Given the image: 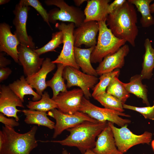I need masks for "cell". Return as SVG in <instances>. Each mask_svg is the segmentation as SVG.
<instances>
[{
  "mask_svg": "<svg viewBox=\"0 0 154 154\" xmlns=\"http://www.w3.org/2000/svg\"><path fill=\"white\" fill-rule=\"evenodd\" d=\"M79 111L87 114L98 121L110 122L121 127L130 123L131 122L129 119H123L120 117L121 116L130 117V115L123 112L96 106L84 96L82 99Z\"/></svg>",
  "mask_w": 154,
  "mask_h": 154,
  "instance_id": "cell-6",
  "label": "cell"
},
{
  "mask_svg": "<svg viewBox=\"0 0 154 154\" xmlns=\"http://www.w3.org/2000/svg\"><path fill=\"white\" fill-rule=\"evenodd\" d=\"M62 153V154H68V152L66 150H63Z\"/></svg>",
  "mask_w": 154,
  "mask_h": 154,
  "instance_id": "cell-43",
  "label": "cell"
},
{
  "mask_svg": "<svg viewBox=\"0 0 154 154\" xmlns=\"http://www.w3.org/2000/svg\"><path fill=\"white\" fill-rule=\"evenodd\" d=\"M106 22H98L99 33L97 44L91 54V63H100L106 56L117 52L126 42L116 37L108 27Z\"/></svg>",
  "mask_w": 154,
  "mask_h": 154,
  "instance_id": "cell-4",
  "label": "cell"
},
{
  "mask_svg": "<svg viewBox=\"0 0 154 154\" xmlns=\"http://www.w3.org/2000/svg\"><path fill=\"white\" fill-rule=\"evenodd\" d=\"M137 15L134 5L128 1L110 13L106 24L117 37L125 40L133 47L138 33Z\"/></svg>",
  "mask_w": 154,
  "mask_h": 154,
  "instance_id": "cell-1",
  "label": "cell"
},
{
  "mask_svg": "<svg viewBox=\"0 0 154 154\" xmlns=\"http://www.w3.org/2000/svg\"><path fill=\"white\" fill-rule=\"evenodd\" d=\"M92 150L96 154H124L117 149L108 124L98 136L95 146Z\"/></svg>",
  "mask_w": 154,
  "mask_h": 154,
  "instance_id": "cell-19",
  "label": "cell"
},
{
  "mask_svg": "<svg viewBox=\"0 0 154 154\" xmlns=\"http://www.w3.org/2000/svg\"><path fill=\"white\" fill-rule=\"evenodd\" d=\"M83 154H96L92 149L87 150Z\"/></svg>",
  "mask_w": 154,
  "mask_h": 154,
  "instance_id": "cell-40",
  "label": "cell"
},
{
  "mask_svg": "<svg viewBox=\"0 0 154 154\" xmlns=\"http://www.w3.org/2000/svg\"><path fill=\"white\" fill-rule=\"evenodd\" d=\"M108 123L113 132L117 149L122 153H126L135 145L144 143L149 144L151 140L152 134L149 132L145 131L141 135H137L127 127L128 124L118 128L112 123L109 121Z\"/></svg>",
  "mask_w": 154,
  "mask_h": 154,
  "instance_id": "cell-7",
  "label": "cell"
},
{
  "mask_svg": "<svg viewBox=\"0 0 154 154\" xmlns=\"http://www.w3.org/2000/svg\"><path fill=\"white\" fill-rule=\"evenodd\" d=\"M154 102V104H153V105H154V102Z\"/></svg>",
  "mask_w": 154,
  "mask_h": 154,
  "instance_id": "cell-45",
  "label": "cell"
},
{
  "mask_svg": "<svg viewBox=\"0 0 154 154\" xmlns=\"http://www.w3.org/2000/svg\"><path fill=\"white\" fill-rule=\"evenodd\" d=\"M48 114L54 118L56 121L53 135V138H54L56 137L64 130L83 123L99 121L87 114L79 111L72 114H69L64 113L54 108L49 111Z\"/></svg>",
  "mask_w": 154,
  "mask_h": 154,
  "instance_id": "cell-9",
  "label": "cell"
},
{
  "mask_svg": "<svg viewBox=\"0 0 154 154\" xmlns=\"http://www.w3.org/2000/svg\"><path fill=\"white\" fill-rule=\"evenodd\" d=\"M142 80L140 74H136L130 78L129 82L123 83V85L129 93L132 94L142 99L143 103L149 106L146 86L142 84Z\"/></svg>",
  "mask_w": 154,
  "mask_h": 154,
  "instance_id": "cell-23",
  "label": "cell"
},
{
  "mask_svg": "<svg viewBox=\"0 0 154 154\" xmlns=\"http://www.w3.org/2000/svg\"><path fill=\"white\" fill-rule=\"evenodd\" d=\"M144 46L145 52L143 56L142 69L140 74L142 80L150 79L154 68V49L149 38L145 39Z\"/></svg>",
  "mask_w": 154,
  "mask_h": 154,
  "instance_id": "cell-25",
  "label": "cell"
},
{
  "mask_svg": "<svg viewBox=\"0 0 154 154\" xmlns=\"http://www.w3.org/2000/svg\"><path fill=\"white\" fill-rule=\"evenodd\" d=\"M99 31L98 22H84L74 30V46L80 48L82 44L89 48L95 46L97 43L96 37Z\"/></svg>",
  "mask_w": 154,
  "mask_h": 154,
  "instance_id": "cell-13",
  "label": "cell"
},
{
  "mask_svg": "<svg viewBox=\"0 0 154 154\" xmlns=\"http://www.w3.org/2000/svg\"><path fill=\"white\" fill-rule=\"evenodd\" d=\"M10 1L9 0H0V5H2L5 4L9 2Z\"/></svg>",
  "mask_w": 154,
  "mask_h": 154,
  "instance_id": "cell-42",
  "label": "cell"
},
{
  "mask_svg": "<svg viewBox=\"0 0 154 154\" xmlns=\"http://www.w3.org/2000/svg\"><path fill=\"white\" fill-rule=\"evenodd\" d=\"M55 26L63 33V46L59 55L52 62L55 64H61L65 66H70L79 70L80 68L76 64L74 56L73 32L74 24L72 23L68 24L63 23H57Z\"/></svg>",
  "mask_w": 154,
  "mask_h": 154,
  "instance_id": "cell-8",
  "label": "cell"
},
{
  "mask_svg": "<svg viewBox=\"0 0 154 154\" xmlns=\"http://www.w3.org/2000/svg\"><path fill=\"white\" fill-rule=\"evenodd\" d=\"M84 93L80 89H74L60 93L53 100L58 110L67 114H72L79 111Z\"/></svg>",
  "mask_w": 154,
  "mask_h": 154,
  "instance_id": "cell-15",
  "label": "cell"
},
{
  "mask_svg": "<svg viewBox=\"0 0 154 154\" xmlns=\"http://www.w3.org/2000/svg\"><path fill=\"white\" fill-rule=\"evenodd\" d=\"M30 9V7L24 4L21 0L16 5L13 11L15 17L13 23L15 28L14 35L20 44L35 49V43L33 42L31 37L28 35L26 29L27 15Z\"/></svg>",
  "mask_w": 154,
  "mask_h": 154,
  "instance_id": "cell-11",
  "label": "cell"
},
{
  "mask_svg": "<svg viewBox=\"0 0 154 154\" xmlns=\"http://www.w3.org/2000/svg\"><path fill=\"white\" fill-rule=\"evenodd\" d=\"M22 2L28 6H31L35 8L39 13L44 21L51 28L49 21L48 13L43 7L38 0H21Z\"/></svg>",
  "mask_w": 154,
  "mask_h": 154,
  "instance_id": "cell-33",
  "label": "cell"
},
{
  "mask_svg": "<svg viewBox=\"0 0 154 154\" xmlns=\"http://www.w3.org/2000/svg\"><path fill=\"white\" fill-rule=\"evenodd\" d=\"M27 106L30 110L45 112L58 108L54 100L50 98L48 92L46 91L42 94L40 100L36 101H29Z\"/></svg>",
  "mask_w": 154,
  "mask_h": 154,
  "instance_id": "cell-29",
  "label": "cell"
},
{
  "mask_svg": "<svg viewBox=\"0 0 154 154\" xmlns=\"http://www.w3.org/2000/svg\"><path fill=\"white\" fill-rule=\"evenodd\" d=\"M119 76L114 77L106 90V92L118 98L123 104L129 97V93L126 90L123 83L118 79Z\"/></svg>",
  "mask_w": 154,
  "mask_h": 154,
  "instance_id": "cell-28",
  "label": "cell"
},
{
  "mask_svg": "<svg viewBox=\"0 0 154 154\" xmlns=\"http://www.w3.org/2000/svg\"><path fill=\"white\" fill-rule=\"evenodd\" d=\"M47 5H54L60 9H54L48 13L49 22L55 23L57 21L73 23L75 26H80L84 22V12L80 8L68 5L63 0H47L44 1Z\"/></svg>",
  "mask_w": 154,
  "mask_h": 154,
  "instance_id": "cell-5",
  "label": "cell"
},
{
  "mask_svg": "<svg viewBox=\"0 0 154 154\" xmlns=\"http://www.w3.org/2000/svg\"><path fill=\"white\" fill-rule=\"evenodd\" d=\"M74 2L75 4L77 6H79L84 2L87 1L86 0H74Z\"/></svg>",
  "mask_w": 154,
  "mask_h": 154,
  "instance_id": "cell-39",
  "label": "cell"
},
{
  "mask_svg": "<svg viewBox=\"0 0 154 154\" xmlns=\"http://www.w3.org/2000/svg\"><path fill=\"white\" fill-rule=\"evenodd\" d=\"M11 63V60L6 58L4 56V54L3 53H0V68L6 67Z\"/></svg>",
  "mask_w": 154,
  "mask_h": 154,
  "instance_id": "cell-38",
  "label": "cell"
},
{
  "mask_svg": "<svg viewBox=\"0 0 154 154\" xmlns=\"http://www.w3.org/2000/svg\"><path fill=\"white\" fill-rule=\"evenodd\" d=\"M95 46L87 48L74 46V53L75 61L83 72L97 77L98 75L96 70L92 66L90 60L91 54Z\"/></svg>",
  "mask_w": 154,
  "mask_h": 154,
  "instance_id": "cell-21",
  "label": "cell"
},
{
  "mask_svg": "<svg viewBox=\"0 0 154 154\" xmlns=\"http://www.w3.org/2000/svg\"><path fill=\"white\" fill-rule=\"evenodd\" d=\"M128 1L135 5L141 14L140 22L142 26L148 27L154 25V18L151 15L150 9L152 0H128Z\"/></svg>",
  "mask_w": 154,
  "mask_h": 154,
  "instance_id": "cell-26",
  "label": "cell"
},
{
  "mask_svg": "<svg viewBox=\"0 0 154 154\" xmlns=\"http://www.w3.org/2000/svg\"><path fill=\"white\" fill-rule=\"evenodd\" d=\"M57 69L51 79L46 82L47 87L51 88L53 92L52 99H54L60 92L67 91L64 83V79L62 76L64 69L66 66L61 64H57Z\"/></svg>",
  "mask_w": 154,
  "mask_h": 154,
  "instance_id": "cell-27",
  "label": "cell"
},
{
  "mask_svg": "<svg viewBox=\"0 0 154 154\" xmlns=\"http://www.w3.org/2000/svg\"><path fill=\"white\" fill-rule=\"evenodd\" d=\"M55 67V64L52 63L50 59L46 58L43 61L40 69L37 72L26 78L28 83L36 90V92L40 96H42L47 87L46 81L47 75Z\"/></svg>",
  "mask_w": 154,
  "mask_h": 154,
  "instance_id": "cell-20",
  "label": "cell"
},
{
  "mask_svg": "<svg viewBox=\"0 0 154 154\" xmlns=\"http://www.w3.org/2000/svg\"><path fill=\"white\" fill-rule=\"evenodd\" d=\"M62 76L67 81V88L78 86L83 91L84 97L89 99L92 96L90 90L93 88L97 83V77L82 72L74 67L66 66L63 70Z\"/></svg>",
  "mask_w": 154,
  "mask_h": 154,
  "instance_id": "cell-10",
  "label": "cell"
},
{
  "mask_svg": "<svg viewBox=\"0 0 154 154\" xmlns=\"http://www.w3.org/2000/svg\"><path fill=\"white\" fill-rule=\"evenodd\" d=\"M126 1V0H115L109 4V10L110 13L121 7Z\"/></svg>",
  "mask_w": 154,
  "mask_h": 154,
  "instance_id": "cell-36",
  "label": "cell"
},
{
  "mask_svg": "<svg viewBox=\"0 0 154 154\" xmlns=\"http://www.w3.org/2000/svg\"><path fill=\"white\" fill-rule=\"evenodd\" d=\"M63 36L61 31L53 33L51 39L42 47L34 50L40 56L46 52L52 51L63 42Z\"/></svg>",
  "mask_w": 154,
  "mask_h": 154,
  "instance_id": "cell-32",
  "label": "cell"
},
{
  "mask_svg": "<svg viewBox=\"0 0 154 154\" xmlns=\"http://www.w3.org/2000/svg\"><path fill=\"white\" fill-rule=\"evenodd\" d=\"M37 129L36 126H34L27 132L20 133L13 127L3 126L2 131L5 141L0 149V154H30L38 145L35 137Z\"/></svg>",
  "mask_w": 154,
  "mask_h": 154,
  "instance_id": "cell-3",
  "label": "cell"
},
{
  "mask_svg": "<svg viewBox=\"0 0 154 154\" xmlns=\"http://www.w3.org/2000/svg\"><path fill=\"white\" fill-rule=\"evenodd\" d=\"M108 125V121L86 122L67 129L69 135L61 140L42 141L59 143L63 146L74 147L83 154L95 145L96 137Z\"/></svg>",
  "mask_w": 154,
  "mask_h": 154,
  "instance_id": "cell-2",
  "label": "cell"
},
{
  "mask_svg": "<svg viewBox=\"0 0 154 154\" xmlns=\"http://www.w3.org/2000/svg\"><path fill=\"white\" fill-rule=\"evenodd\" d=\"M20 44L16 37L11 32L10 26L5 23L0 24V51L10 56L17 63H19L17 47Z\"/></svg>",
  "mask_w": 154,
  "mask_h": 154,
  "instance_id": "cell-17",
  "label": "cell"
},
{
  "mask_svg": "<svg viewBox=\"0 0 154 154\" xmlns=\"http://www.w3.org/2000/svg\"><path fill=\"white\" fill-rule=\"evenodd\" d=\"M152 145L154 151V140L152 142Z\"/></svg>",
  "mask_w": 154,
  "mask_h": 154,
  "instance_id": "cell-44",
  "label": "cell"
},
{
  "mask_svg": "<svg viewBox=\"0 0 154 154\" xmlns=\"http://www.w3.org/2000/svg\"><path fill=\"white\" fill-rule=\"evenodd\" d=\"M8 86L23 102H24V98L25 95H32L33 96L32 100L33 101L39 100L41 98V96L34 91L24 76H21L20 79L10 84Z\"/></svg>",
  "mask_w": 154,
  "mask_h": 154,
  "instance_id": "cell-22",
  "label": "cell"
},
{
  "mask_svg": "<svg viewBox=\"0 0 154 154\" xmlns=\"http://www.w3.org/2000/svg\"><path fill=\"white\" fill-rule=\"evenodd\" d=\"M12 72L11 70L9 67L0 68V82L7 79Z\"/></svg>",
  "mask_w": 154,
  "mask_h": 154,
  "instance_id": "cell-37",
  "label": "cell"
},
{
  "mask_svg": "<svg viewBox=\"0 0 154 154\" xmlns=\"http://www.w3.org/2000/svg\"><path fill=\"white\" fill-rule=\"evenodd\" d=\"M150 9L151 13H154V2L150 5Z\"/></svg>",
  "mask_w": 154,
  "mask_h": 154,
  "instance_id": "cell-41",
  "label": "cell"
},
{
  "mask_svg": "<svg viewBox=\"0 0 154 154\" xmlns=\"http://www.w3.org/2000/svg\"><path fill=\"white\" fill-rule=\"evenodd\" d=\"M120 74L119 69H117L112 72L102 74L99 78V82L92 89V96L94 98L100 94L106 92V90L112 79Z\"/></svg>",
  "mask_w": 154,
  "mask_h": 154,
  "instance_id": "cell-31",
  "label": "cell"
},
{
  "mask_svg": "<svg viewBox=\"0 0 154 154\" xmlns=\"http://www.w3.org/2000/svg\"><path fill=\"white\" fill-rule=\"evenodd\" d=\"M104 108L121 112L124 111L123 104L118 98L106 92L100 94L94 98Z\"/></svg>",
  "mask_w": 154,
  "mask_h": 154,
  "instance_id": "cell-30",
  "label": "cell"
},
{
  "mask_svg": "<svg viewBox=\"0 0 154 154\" xmlns=\"http://www.w3.org/2000/svg\"><path fill=\"white\" fill-rule=\"evenodd\" d=\"M25 107L23 102L11 89L9 86H0V112L8 117H13L17 121L19 119L17 115L18 112L21 110L16 107Z\"/></svg>",
  "mask_w": 154,
  "mask_h": 154,
  "instance_id": "cell-14",
  "label": "cell"
},
{
  "mask_svg": "<svg viewBox=\"0 0 154 154\" xmlns=\"http://www.w3.org/2000/svg\"><path fill=\"white\" fill-rule=\"evenodd\" d=\"M84 10V22L106 21L110 13V0H88Z\"/></svg>",
  "mask_w": 154,
  "mask_h": 154,
  "instance_id": "cell-18",
  "label": "cell"
},
{
  "mask_svg": "<svg viewBox=\"0 0 154 154\" xmlns=\"http://www.w3.org/2000/svg\"><path fill=\"white\" fill-rule=\"evenodd\" d=\"M2 113H0V121L5 125L13 127L18 126L19 123L16 119L7 118Z\"/></svg>",
  "mask_w": 154,
  "mask_h": 154,
  "instance_id": "cell-35",
  "label": "cell"
},
{
  "mask_svg": "<svg viewBox=\"0 0 154 154\" xmlns=\"http://www.w3.org/2000/svg\"><path fill=\"white\" fill-rule=\"evenodd\" d=\"M21 112L26 116L24 119L26 123L43 126L51 129H54L55 123L48 118L46 112L30 109H24Z\"/></svg>",
  "mask_w": 154,
  "mask_h": 154,
  "instance_id": "cell-24",
  "label": "cell"
},
{
  "mask_svg": "<svg viewBox=\"0 0 154 154\" xmlns=\"http://www.w3.org/2000/svg\"><path fill=\"white\" fill-rule=\"evenodd\" d=\"M129 46L125 44L114 53L105 57L96 69L98 75L111 72L121 68L125 64V58L129 53Z\"/></svg>",
  "mask_w": 154,
  "mask_h": 154,
  "instance_id": "cell-16",
  "label": "cell"
},
{
  "mask_svg": "<svg viewBox=\"0 0 154 154\" xmlns=\"http://www.w3.org/2000/svg\"><path fill=\"white\" fill-rule=\"evenodd\" d=\"M34 49L21 44L17 47L19 62L22 66L24 73L27 77L37 72L44 60V58H40Z\"/></svg>",
  "mask_w": 154,
  "mask_h": 154,
  "instance_id": "cell-12",
  "label": "cell"
},
{
  "mask_svg": "<svg viewBox=\"0 0 154 154\" xmlns=\"http://www.w3.org/2000/svg\"><path fill=\"white\" fill-rule=\"evenodd\" d=\"M124 109H129L138 112L143 115L145 119L154 120V105L152 106L139 107L123 104Z\"/></svg>",
  "mask_w": 154,
  "mask_h": 154,
  "instance_id": "cell-34",
  "label": "cell"
}]
</instances>
